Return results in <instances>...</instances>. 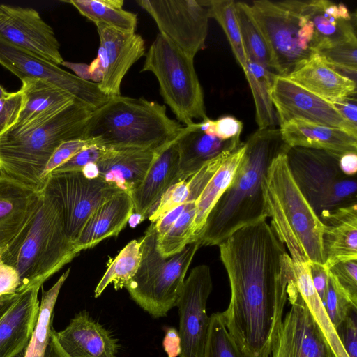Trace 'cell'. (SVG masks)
Here are the masks:
<instances>
[{
  "mask_svg": "<svg viewBox=\"0 0 357 357\" xmlns=\"http://www.w3.org/2000/svg\"><path fill=\"white\" fill-rule=\"evenodd\" d=\"M317 54L335 70L356 82L357 38L321 49Z\"/></svg>",
  "mask_w": 357,
  "mask_h": 357,
  "instance_id": "41",
  "label": "cell"
},
{
  "mask_svg": "<svg viewBox=\"0 0 357 357\" xmlns=\"http://www.w3.org/2000/svg\"><path fill=\"white\" fill-rule=\"evenodd\" d=\"M92 110L74 100L0 135V174L36 190L54 151L63 142L84 139Z\"/></svg>",
  "mask_w": 357,
  "mask_h": 357,
  "instance_id": "3",
  "label": "cell"
},
{
  "mask_svg": "<svg viewBox=\"0 0 357 357\" xmlns=\"http://www.w3.org/2000/svg\"><path fill=\"white\" fill-rule=\"evenodd\" d=\"M197 199H190L170 229L157 238L158 250L168 257L181 252L188 244L197 241L192 235V225L196 215Z\"/></svg>",
  "mask_w": 357,
  "mask_h": 357,
  "instance_id": "39",
  "label": "cell"
},
{
  "mask_svg": "<svg viewBox=\"0 0 357 357\" xmlns=\"http://www.w3.org/2000/svg\"><path fill=\"white\" fill-rule=\"evenodd\" d=\"M190 197L189 180L177 182L171 185L151 208L148 218L155 223L172 209L185 204Z\"/></svg>",
  "mask_w": 357,
  "mask_h": 357,
  "instance_id": "43",
  "label": "cell"
},
{
  "mask_svg": "<svg viewBox=\"0 0 357 357\" xmlns=\"http://www.w3.org/2000/svg\"><path fill=\"white\" fill-rule=\"evenodd\" d=\"M349 357H357V308L352 309L335 328Z\"/></svg>",
  "mask_w": 357,
  "mask_h": 357,
  "instance_id": "49",
  "label": "cell"
},
{
  "mask_svg": "<svg viewBox=\"0 0 357 357\" xmlns=\"http://www.w3.org/2000/svg\"><path fill=\"white\" fill-rule=\"evenodd\" d=\"M305 8L314 31L317 52L356 38V15L347 7L328 0L305 1Z\"/></svg>",
  "mask_w": 357,
  "mask_h": 357,
  "instance_id": "26",
  "label": "cell"
},
{
  "mask_svg": "<svg viewBox=\"0 0 357 357\" xmlns=\"http://www.w3.org/2000/svg\"><path fill=\"white\" fill-rule=\"evenodd\" d=\"M0 36L58 66L64 61L53 29L33 8L0 4Z\"/></svg>",
  "mask_w": 357,
  "mask_h": 357,
  "instance_id": "16",
  "label": "cell"
},
{
  "mask_svg": "<svg viewBox=\"0 0 357 357\" xmlns=\"http://www.w3.org/2000/svg\"><path fill=\"white\" fill-rule=\"evenodd\" d=\"M154 20L160 33L194 58L204 49L208 33V7L203 0H138Z\"/></svg>",
  "mask_w": 357,
  "mask_h": 357,
  "instance_id": "12",
  "label": "cell"
},
{
  "mask_svg": "<svg viewBox=\"0 0 357 357\" xmlns=\"http://www.w3.org/2000/svg\"><path fill=\"white\" fill-rule=\"evenodd\" d=\"M185 203L172 209L163 215L158 221L153 223L157 234V238L162 237L170 229L181 213L183 212Z\"/></svg>",
  "mask_w": 357,
  "mask_h": 357,
  "instance_id": "55",
  "label": "cell"
},
{
  "mask_svg": "<svg viewBox=\"0 0 357 357\" xmlns=\"http://www.w3.org/2000/svg\"><path fill=\"white\" fill-rule=\"evenodd\" d=\"M179 150L177 182L186 181L205 164L225 153H232L241 144L240 137L222 140L201 130L199 123L185 126L178 137Z\"/></svg>",
  "mask_w": 357,
  "mask_h": 357,
  "instance_id": "22",
  "label": "cell"
},
{
  "mask_svg": "<svg viewBox=\"0 0 357 357\" xmlns=\"http://www.w3.org/2000/svg\"><path fill=\"white\" fill-rule=\"evenodd\" d=\"M356 96H347L331 102L346 121L357 128V100Z\"/></svg>",
  "mask_w": 357,
  "mask_h": 357,
  "instance_id": "52",
  "label": "cell"
},
{
  "mask_svg": "<svg viewBox=\"0 0 357 357\" xmlns=\"http://www.w3.org/2000/svg\"><path fill=\"white\" fill-rule=\"evenodd\" d=\"M21 81L24 106L17 122L10 129L20 128L45 112L63 107L75 100L68 92L44 80L24 78Z\"/></svg>",
  "mask_w": 357,
  "mask_h": 357,
  "instance_id": "30",
  "label": "cell"
},
{
  "mask_svg": "<svg viewBox=\"0 0 357 357\" xmlns=\"http://www.w3.org/2000/svg\"><path fill=\"white\" fill-rule=\"evenodd\" d=\"M330 152L289 147L288 166L302 195L321 222L333 211L357 205V177L342 173L339 158Z\"/></svg>",
  "mask_w": 357,
  "mask_h": 357,
  "instance_id": "9",
  "label": "cell"
},
{
  "mask_svg": "<svg viewBox=\"0 0 357 357\" xmlns=\"http://www.w3.org/2000/svg\"><path fill=\"white\" fill-rule=\"evenodd\" d=\"M40 192L31 216L1 255V260L18 272L17 293L43 284L79 252L69 239L60 205Z\"/></svg>",
  "mask_w": 357,
  "mask_h": 357,
  "instance_id": "4",
  "label": "cell"
},
{
  "mask_svg": "<svg viewBox=\"0 0 357 357\" xmlns=\"http://www.w3.org/2000/svg\"><path fill=\"white\" fill-rule=\"evenodd\" d=\"M78 12L94 24L101 23L115 29L135 33L137 14L123 8V0H68Z\"/></svg>",
  "mask_w": 357,
  "mask_h": 357,
  "instance_id": "33",
  "label": "cell"
},
{
  "mask_svg": "<svg viewBox=\"0 0 357 357\" xmlns=\"http://www.w3.org/2000/svg\"><path fill=\"white\" fill-rule=\"evenodd\" d=\"M20 285V276L17 270L4 263L0 257V296L17 293Z\"/></svg>",
  "mask_w": 357,
  "mask_h": 357,
  "instance_id": "51",
  "label": "cell"
},
{
  "mask_svg": "<svg viewBox=\"0 0 357 357\" xmlns=\"http://www.w3.org/2000/svg\"><path fill=\"white\" fill-rule=\"evenodd\" d=\"M107 66V54L105 48L100 45L97 57L89 65V72L92 82L99 84L102 82Z\"/></svg>",
  "mask_w": 357,
  "mask_h": 357,
  "instance_id": "54",
  "label": "cell"
},
{
  "mask_svg": "<svg viewBox=\"0 0 357 357\" xmlns=\"http://www.w3.org/2000/svg\"><path fill=\"white\" fill-rule=\"evenodd\" d=\"M328 271L353 303L357 305V260L338 262Z\"/></svg>",
  "mask_w": 357,
  "mask_h": 357,
  "instance_id": "45",
  "label": "cell"
},
{
  "mask_svg": "<svg viewBox=\"0 0 357 357\" xmlns=\"http://www.w3.org/2000/svg\"><path fill=\"white\" fill-rule=\"evenodd\" d=\"M55 335L69 357H116L117 353L116 340L84 310L75 314L68 326Z\"/></svg>",
  "mask_w": 357,
  "mask_h": 357,
  "instance_id": "19",
  "label": "cell"
},
{
  "mask_svg": "<svg viewBox=\"0 0 357 357\" xmlns=\"http://www.w3.org/2000/svg\"><path fill=\"white\" fill-rule=\"evenodd\" d=\"M236 17L246 59L265 67L277 75L271 50L252 15L250 6L235 2Z\"/></svg>",
  "mask_w": 357,
  "mask_h": 357,
  "instance_id": "35",
  "label": "cell"
},
{
  "mask_svg": "<svg viewBox=\"0 0 357 357\" xmlns=\"http://www.w3.org/2000/svg\"><path fill=\"white\" fill-rule=\"evenodd\" d=\"M8 94V92L6 91L0 85V98L7 96Z\"/></svg>",
  "mask_w": 357,
  "mask_h": 357,
  "instance_id": "60",
  "label": "cell"
},
{
  "mask_svg": "<svg viewBox=\"0 0 357 357\" xmlns=\"http://www.w3.org/2000/svg\"><path fill=\"white\" fill-rule=\"evenodd\" d=\"M61 65L70 69L79 78L85 81L91 82L89 65L83 63H73L66 61H63Z\"/></svg>",
  "mask_w": 357,
  "mask_h": 357,
  "instance_id": "57",
  "label": "cell"
},
{
  "mask_svg": "<svg viewBox=\"0 0 357 357\" xmlns=\"http://www.w3.org/2000/svg\"><path fill=\"white\" fill-rule=\"evenodd\" d=\"M271 357H294L290 324L287 314L282 320Z\"/></svg>",
  "mask_w": 357,
  "mask_h": 357,
  "instance_id": "50",
  "label": "cell"
},
{
  "mask_svg": "<svg viewBox=\"0 0 357 357\" xmlns=\"http://www.w3.org/2000/svg\"><path fill=\"white\" fill-rule=\"evenodd\" d=\"M321 222L324 265L329 268L340 261L357 260V205L338 208Z\"/></svg>",
  "mask_w": 357,
  "mask_h": 357,
  "instance_id": "28",
  "label": "cell"
},
{
  "mask_svg": "<svg viewBox=\"0 0 357 357\" xmlns=\"http://www.w3.org/2000/svg\"><path fill=\"white\" fill-rule=\"evenodd\" d=\"M110 150V146L100 144L88 146L52 172H82L86 166L96 164L104 159L109 154Z\"/></svg>",
  "mask_w": 357,
  "mask_h": 357,
  "instance_id": "44",
  "label": "cell"
},
{
  "mask_svg": "<svg viewBox=\"0 0 357 357\" xmlns=\"http://www.w3.org/2000/svg\"><path fill=\"white\" fill-rule=\"evenodd\" d=\"M142 72L153 73L160 93L178 122L192 126L207 117L204 92L190 57L167 38L158 33L145 55Z\"/></svg>",
  "mask_w": 357,
  "mask_h": 357,
  "instance_id": "10",
  "label": "cell"
},
{
  "mask_svg": "<svg viewBox=\"0 0 357 357\" xmlns=\"http://www.w3.org/2000/svg\"><path fill=\"white\" fill-rule=\"evenodd\" d=\"M245 149V144L242 143L223 161L198 197L196 203V215L192 228L195 241H198L210 211L231 184Z\"/></svg>",
  "mask_w": 357,
  "mask_h": 357,
  "instance_id": "31",
  "label": "cell"
},
{
  "mask_svg": "<svg viewBox=\"0 0 357 357\" xmlns=\"http://www.w3.org/2000/svg\"><path fill=\"white\" fill-rule=\"evenodd\" d=\"M24 97L20 89L0 98V135L15 124L23 108Z\"/></svg>",
  "mask_w": 357,
  "mask_h": 357,
  "instance_id": "47",
  "label": "cell"
},
{
  "mask_svg": "<svg viewBox=\"0 0 357 357\" xmlns=\"http://www.w3.org/2000/svg\"><path fill=\"white\" fill-rule=\"evenodd\" d=\"M296 287L337 357H349L315 291L310 273V261H292Z\"/></svg>",
  "mask_w": 357,
  "mask_h": 357,
  "instance_id": "32",
  "label": "cell"
},
{
  "mask_svg": "<svg viewBox=\"0 0 357 357\" xmlns=\"http://www.w3.org/2000/svg\"><path fill=\"white\" fill-rule=\"evenodd\" d=\"M178 137L158 150L144 180L130 194L134 213L142 220L148 217L151 208L164 192L177 183L179 161Z\"/></svg>",
  "mask_w": 357,
  "mask_h": 357,
  "instance_id": "20",
  "label": "cell"
},
{
  "mask_svg": "<svg viewBox=\"0 0 357 357\" xmlns=\"http://www.w3.org/2000/svg\"><path fill=\"white\" fill-rule=\"evenodd\" d=\"M287 313L290 324L294 357H337L298 292L295 280L289 284Z\"/></svg>",
  "mask_w": 357,
  "mask_h": 357,
  "instance_id": "21",
  "label": "cell"
},
{
  "mask_svg": "<svg viewBox=\"0 0 357 357\" xmlns=\"http://www.w3.org/2000/svg\"><path fill=\"white\" fill-rule=\"evenodd\" d=\"M204 357H246L227 329L220 312L210 316Z\"/></svg>",
  "mask_w": 357,
  "mask_h": 357,
  "instance_id": "40",
  "label": "cell"
},
{
  "mask_svg": "<svg viewBox=\"0 0 357 357\" xmlns=\"http://www.w3.org/2000/svg\"><path fill=\"white\" fill-rule=\"evenodd\" d=\"M287 77L329 102L356 95V82L335 70L318 54Z\"/></svg>",
  "mask_w": 357,
  "mask_h": 357,
  "instance_id": "29",
  "label": "cell"
},
{
  "mask_svg": "<svg viewBox=\"0 0 357 357\" xmlns=\"http://www.w3.org/2000/svg\"><path fill=\"white\" fill-rule=\"evenodd\" d=\"M305 1H254V18L271 50L277 75L288 77L317 54Z\"/></svg>",
  "mask_w": 357,
  "mask_h": 357,
  "instance_id": "8",
  "label": "cell"
},
{
  "mask_svg": "<svg viewBox=\"0 0 357 357\" xmlns=\"http://www.w3.org/2000/svg\"><path fill=\"white\" fill-rule=\"evenodd\" d=\"M244 144L235 177L210 211L199 234L201 246L219 245L241 228L266 220L262 181L273 159L289 146L275 128L258 129Z\"/></svg>",
  "mask_w": 357,
  "mask_h": 357,
  "instance_id": "2",
  "label": "cell"
},
{
  "mask_svg": "<svg viewBox=\"0 0 357 357\" xmlns=\"http://www.w3.org/2000/svg\"><path fill=\"white\" fill-rule=\"evenodd\" d=\"M184 127L167 116L165 106L120 95L92 112L84 139L105 146L157 149L174 140Z\"/></svg>",
  "mask_w": 357,
  "mask_h": 357,
  "instance_id": "6",
  "label": "cell"
},
{
  "mask_svg": "<svg viewBox=\"0 0 357 357\" xmlns=\"http://www.w3.org/2000/svg\"><path fill=\"white\" fill-rule=\"evenodd\" d=\"M68 268L47 291H43L38 316L24 357H44L52 330L53 310L60 290L69 275Z\"/></svg>",
  "mask_w": 357,
  "mask_h": 357,
  "instance_id": "36",
  "label": "cell"
},
{
  "mask_svg": "<svg viewBox=\"0 0 357 357\" xmlns=\"http://www.w3.org/2000/svg\"><path fill=\"white\" fill-rule=\"evenodd\" d=\"M101 45L106 51L107 66L100 90L109 97L121 95L122 80L132 66L145 54L144 40L139 34L124 32L96 23Z\"/></svg>",
  "mask_w": 357,
  "mask_h": 357,
  "instance_id": "17",
  "label": "cell"
},
{
  "mask_svg": "<svg viewBox=\"0 0 357 357\" xmlns=\"http://www.w3.org/2000/svg\"><path fill=\"white\" fill-rule=\"evenodd\" d=\"M213 289L209 266L192 268L176 306L179 314V357H204L210 324L206 303Z\"/></svg>",
  "mask_w": 357,
  "mask_h": 357,
  "instance_id": "14",
  "label": "cell"
},
{
  "mask_svg": "<svg viewBox=\"0 0 357 357\" xmlns=\"http://www.w3.org/2000/svg\"><path fill=\"white\" fill-rule=\"evenodd\" d=\"M209 17L214 18L222 27L230 44L234 55L243 69L246 55L236 17L235 1L232 0L205 1Z\"/></svg>",
  "mask_w": 357,
  "mask_h": 357,
  "instance_id": "38",
  "label": "cell"
},
{
  "mask_svg": "<svg viewBox=\"0 0 357 357\" xmlns=\"http://www.w3.org/2000/svg\"><path fill=\"white\" fill-rule=\"evenodd\" d=\"M271 99L280 126L292 119H299L340 128L357 136V128L346 121L331 102L287 77L275 75Z\"/></svg>",
  "mask_w": 357,
  "mask_h": 357,
  "instance_id": "15",
  "label": "cell"
},
{
  "mask_svg": "<svg viewBox=\"0 0 357 357\" xmlns=\"http://www.w3.org/2000/svg\"><path fill=\"white\" fill-rule=\"evenodd\" d=\"M55 332L52 328L44 357H69L59 345Z\"/></svg>",
  "mask_w": 357,
  "mask_h": 357,
  "instance_id": "58",
  "label": "cell"
},
{
  "mask_svg": "<svg viewBox=\"0 0 357 357\" xmlns=\"http://www.w3.org/2000/svg\"><path fill=\"white\" fill-rule=\"evenodd\" d=\"M312 282L322 303H324L328 278V268L324 264L310 261Z\"/></svg>",
  "mask_w": 357,
  "mask_h": 357,
  "instance_id": "53",
  "label": "cell"
},
{
  "mask_svg": "<svg viewBox=\"0 0 357 357\" xmlns=\"http://www.w3.org/2000/svg\"><path fill=\"white\" fill-rule=\"evenodd\" d=\"M280 130L289 147L319 149L338 156L357 153V136L340 128L292 119L280 125Z\"/></svg>",
  "mask_w": 357,
  "mask_h": 357,
  "instance_id": "25",
  "label": "cell"
},
{
  "mask_svg": "<svg viewBox=\"0 0 357 357\" xmlns=\"http://www.w3.org/2000/svg\"><path fill=\"white\" fill-rule=\"evenodd\" d=\"M141 242L139 266L125 288L132 300L153 317H165L176 306L188 269L201 244L199 241L190 243L181 252L165 257L158 250L153 223Z\"/></svg>",
  "mask_w": 357,
  "mask_h": 357,
  "instance_id": "7",
  "label": "cell"
},
{
  "mask_svg": "<svg viewBox=\"0 0 357 357\" xmlns=\"http://www.w3.org/2000/svg\"><path fill=\"white\" fill-rule=\"evenodd\" d=\"M323 305L335 329L352 309L357 308L329 271Z\"/></svg>",
  "mask_w": 357,
  "mask_h": 357,
  "instance_id": "42",
  "label": "cell"
},
{
  "mask_svg": "<svg viewBox=\"0 0 357 357\" xmlns=\"http://www.w3.org/2000/svg\"><path fill=\"white\" fill-rule=\"evenodd\" d=\"M40 192L0 174V255L33 213Z\"/></svg>",
  "mask_w": 357,
  "mask_h": 357,
  "instance_id": "24",
  "label": "cell"
},
{
  "mask_svg": "<svg viewBox=\"0 0 357 357\" xmlns=\"http://www.w3.org/2000/svg\"><path fill=\"white\" fill-rule=\"evenodd\" d=\"M42 285L18 292L16 301L0 319V357H18L25 351L38 319Z\"/></svg>",
  "mask_w": 357,
  "mask_h": 357,
  "instance_id": "18",
  "label": "cell"
},
{
  "mask_svg": "<svg viewBox=\"0 0 357 357\" xmlns=\"http://www.w3.org/2000/svg\"><path fill=\"white\" fill-rule=\"evenodd\" d=\"M340 170L347 176H355L357 172V153H347L339 158Z\"/></svg>",
  "mask_w": 357,
  "mask_h": 357,
  "instance_id": "56",
  "label": "cell"
},
{
  "mask_svg": "<svg viewBox=\"0 0 357 357\" xmlns=\"http://www.w3.org/2000/svg\"><path fill=\"white\" fill-rule=\"evenodd\" d=\"M40 191L52 197L60 205L66 234L73 244L91 214L122 192L99 176L88 178L82 172H52Z\"/></svg>",
  "mask_w": 357,
  "mask_h": 357,
  "instance_id": "11",
  "label": "cell"
},
{
  "mask_svg": "<svg viewBox=\"0 0 357 357\" xmlns=\"http://www.w3.org/2000/svg\"><path fill=\"white\" fill-rule=\"evenodd\" d=\"M243 71L254 98L256 122L259 129L274 128L278 123L271 99V88L275 75L248 59Z\"/></svg>",
  "mask_w": 357,
  "mask_h": 357,
  "instance_id": "34",
  "label": "cell"
},
{
  "mask_svg": "<svg viewBox=\"0 0 357 357\" xmlns=\"http://www.w3.org/2000/svg\"><path fill=\"white\" fill-rule=\"evenodd\" d=\"M20 293L0 296V319L10 307L16 301Z\"/></svg>",
  "mask_w": 357,
  "mask_h": 357,
  "instance_id": "59",
  "label": "cell"
},
{
  "mask_svg": "<svg viewBox=\"0 0 357 357\" xmlns=\"http://www.w3.org/2000/svg\"><path fill=\"white\" fill-rule=\"evenodd\" d=\"M92 144H96L93 140L85 139H72L61 143L53 153L44 169L42 175V186L45 179L50 173L69 160L79 151Z\"/></svg>",
  "mask_w": 357,
  "mask_h": 357,
  "instance_id": "46",
  "label": "cell"
},
{
  "mask_svg": "<svg viewBox=\"0 0 357 357\" xmlns=\"http://www.w3.org/2000/svg\"><path fill=\"white\" fill-rule=\"evenodd\" d=\"M142 257L141 240H132L110 262L95 289V297L100 296L105 288L113 284L116 290L125 287L138 270Z\"/></svg>",
  "mask_w": 357,
  "mask_h": 357,
  "instance_id": "37",
  "label": "cell"
},
{
  "mask_svg": "<svg viewBox=\"0 0 357 357\" xmlns=\"http://www.w3.org/2000/svg\"><path fill=\"white\" fill-rule=\"evenodd\" d=\"M0 64L20 80L39 79L59 87L92 111L103 105L109 98L100 90L98 84L83 80L51 61L13 45L1 36Z\"/></svg>",
  "mask_w": 357,
  "mask_h": 357,
  "instance_id": "13",
  "label": "cell"
},
{
  "mask_svg": "<svg viewBox=\"0 0 357 357\" xmlns=\"http://www.w3.org/2000/svg\"><path fill=\"white\" fill-rule=\"evenodd\" d=\"M160 149L111 147L109 154L96 164L98 176L130 194L144 180Z\"/></svg>",
  "mask_w": 357,
  "mask_h": 357,
  "instance_id": "23",
  "label": "cell"
},
{
  "mask_svg": "<svg viewBox=\"0 0 357 357\" xmlns=\"http://www.w3.org/2000/svg\"><path fill=\"white\" fill-rule=\"evenodd\" d=\"M204 132L222 140L240 137L243 123L232 116H223L217 120L208 118L204 121Z\"/></svg>",
  "mask_w": 357,
  "mask_h": 357,
  "instance_id": "48",
  "label": "cell"
},
{
  "mask_svg": "<svg viewBox=\"0 0 357 357\" xmlns=\"http://www.w3.org/2000/svg\"><path fill=\"white\" fill-rule=\"evenodd\" d=\"M287 151L273 159L263 179L266 213L292 260L324 264L323 224L295 183Z\"/></svg>",
  "mask_w": 357,
  "mask_h": 357,
  "instance_id": "5",
  "label": "cell"
},
{
  "mask_svg": "<svg viewBox=\"0 0 357 357\" xmlns=\"http://www.w3.org/2000/svg\"><path fill=\"white\" fill-rule=\"evenodd\" d=\"M134 213L130 195L119 192L98 207L89 217L74 243L77 252L93 248L101 241L116 236Z\"/></svg>",
  "mask_w": 357,
  "mask_h": 357,
  "instance_id": "27",
  "label": "cell"
},
{
  "mask_svg": "<svg viewBox=\"0 0 357 357\" xmlns=\"http://www.w3.org/2000/svg\"><path fill=\"white\" fill-rule=\"evenodd\" d=\"M266 220L241 228L218 245L231 289L220 314L246 357H271L294 280L291 258Z\"/></svg>",
  "mask_w": 357,
  "mask_h": 357,
  "instance_id": "1",
  "label": "cell"
}]
</instances>
